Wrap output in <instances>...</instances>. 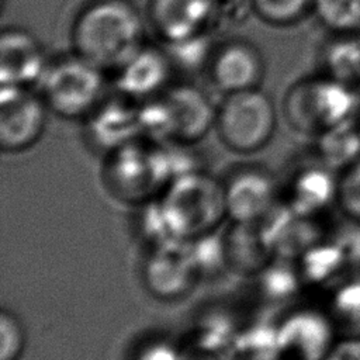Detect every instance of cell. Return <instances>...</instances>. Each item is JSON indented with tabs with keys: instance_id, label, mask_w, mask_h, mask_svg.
<instances>
[{
	"instance_id": "6da1fadb",
	"label": "cell",
	"mask_w": 360,
	"mask_h": 360,
	"mask_svg": "<svg viewBox=\"0 0 360 360\" xmlns=\"http://www.w3.org/2000/svg\"><path fill=\"white\" fill-rule=\"evenodd\" d=\"M143 21L128 0H93L72 27L77 55L100 69H120L143 44Z\"/></svg>"
},
{
	"instance_id": "7a4b0ae2",
	"label": "cell",
	"mask_w": 360,
	"mask_h": 360,
	"mask_svg": "<svg viewBox=\"0 0 360 360\" xmlns=\"http://www.w3.org/2000/svg\"><path fill=\"white\" fill-rule=\"evenodd\" d=\"M158 204L170 235L179 242L212 235L228 218L222 180L197 169L176 176Z\"/></svg>"
},
{
	"instance_id": "3957f363",
	"label": "cell",
	"mask_w": 360,
	"mask_h": 360,
	"mask_svg": "<svg viewBox=\"0 0 360 360\" xmlns=\"http://www.w3.org/2000/svg\"><path fill=\"white\" fill-rule=\"evenodd\" d=\"M172 148L148 146L134 141L105 153L101 181L121 202L145 204L160 195L176 177Z\"/></svg>"
},
{
	"instance_id": "277c9868",
	"label": "cell",
	"mask_w": 360,
	"mask_h": 360,
	"mask_svg": "<svg viewBox=\"0 0 360 360\" xmlns=\"http://www.w3.org/2000/svg\"><path fill=\"white\" fill-rule=\"evenodd\" d=\"M359 110L360 91L323 73L291 84L283 101L287 124L312 136L354 120Z\"/></svg>"
},
{
	"instance_id": "5b68a950",
	"label": "cell",
	"mask_w": 360,
	"mask_h": 360,
	"mask_svg": "<svg viewBox=\"0 0 360 360\" xmlns=\"http://www.w3.org/2000/svg\"><path fill=\"white\" fill-rule=\"evenodd\" d=\"M276 127V105L259 87L226 93L217 107L214 128L231 152L250 155L263 149L273 138Z\"/></svg>"
},
{
	"instance_id": "8992f818",
	"label": "cell",
	"mask_w": 360,
	"mask_h": 360,
	"mask_svg": "<svg viewBox=\"0 0 360 360\" xmlns=\"http://www.w3.org/2000/svg\"><path fill=\"white\" fill-rule=\"evenodd\" d=\"M39 84L48 110L62 118H86L103 101V69L77 53L49 62Z\"/></svg>"
},
{
	"instance_id": "52a82bcc",
	"label": "cell",
	"mask_w": 360,
	"mask_h": 360,
	"mask_svg": "<svg viewBox=\"0 0 360 360\" xmlns=\"http://www.w3.org/2000/svg\"><path fill=\"white\" fill-rule=\"evenodd\" d=\"M46 104L27 87L0 86V148L4 153H18L32 148L46 124Z\"/></svg>"
},
{
	"instance_id": "ba28073f",
	"label": "cell",
	"mask_w": 360,
	"mask_h": 360,
	"mask_svg": "<svg viewBox=\"0 0 360 360\" xmlns=\"http://www.w3.org/2000/svg\"><path fill=\"white\" fill-rule=\"evenodd\" d=\"M222 183L228 218L235 224L260 222L273 211L281 193L277 179L260 165L236 166Z\"/></svg>"
},
{
	"instance_id": "9c48e42d",
	"label": "cell",
	"mask_w": 360,
	"mask_h": 360,
	"mask_svg": "<svg viewBox=\"0 0 360 360\" xmlns=\"http://www.w3.org/2000/svg\"><path fill=\"white\" fill-rule=\"evenodd\" d=\"M187 242H173L155 248L146 257L142 278L148 292L160 301H176L195 285L200 270Z\"/></svg>"
},
{
	"instance_id": "30bf717a",
	"label": "cell",
	"mask_w": 360,
	"mask_h": 360,
	"mask_svg": "<svg viewBox=\"0 0 360 360\" xmlns=\"http://www.w3.org/2000/svg\"><path fill=\"white\" fill-rule=\"evenodd\" d=\"M330 314L314 309L292 312L276 333L277 349L284 360H323L336 340Z\"/></svg>"
},
{
	"instance_id": "8fae6325",
	"label": "cell",
	"mask_w": 360,
	"mask_h": 360,
	"mask_svg": "<svg viewBox=\"0 0 360 360\" xmlns=\"http://www.w3.org/2000/svg\"><path fill=\"white\" fill-rule=\"evenodd\" d=\"M212 83L225 93L256 89L264 76V59L248 39L233 38L214 48L208 63Z\"/></svg>"
},
{
	"instance_id": "7c38bea8",
	"label": "cell",
	"mask_w": 360,
	"mask_h": 360,
	"mask_svg": "<svg viewBox=\"0 0 360 360\" xmlns=\"http://www.w3.org/2000/svg\"><path fill=\"white\" fill-rule=\"evenodd\" d=\"M162 96L172 118L173 142L191 145L215 127L217 108L200 87L180 83L169 86Z\"/></svg>"
},
{
	"instance_id": "4fadbf2b",
	"label": "cell",
	"mask_w": 360,
	"mask_h": 360,
	"mask_svg": "<svg viewBox=\"0 0 360 360\" xmlns=\"http://www.w3.org/2000/svg\"><path fill=\"white\" fill-rule=\"evenodd\" d=\"M45 51L27 30L3 28L0 37V83L20 87L39 83L48 66Z\"/></svg>"
},
{
	"instance_id": "5bb4252c",
	"label": "cell",
	"mask_w": 360,
	"mask_h": 360,
	"mask_svg": "<svg viewBox=\"0 0 360 360\" xmlns=\"http://www.w3.org/2000/svg\"><path fill=\"white\" fill-rule=\"evenodd\" d=\"M173 65L163 48L142 45L120 69L115 86L129 100H146L163 93L169 86Z\"/></svg>"
},
{
	"instance_id": "9a60e30c",
	"label": "cell",
	"mask_w": 360,
	"mask_h": 360,
	"mask_svg": "<svg viewBox=\"0 0 360 360\" xmlns=\"http://www.w3.org/2000/svg\"><path fill=\"white\" fill-rule=\"evenodd\" d=\"M86 134L91 146L108 153L122 145L138 141L141 134L138 107L121 96L115 100L101 101L86 117Z\"/></svg>"
},
{
	"instance_id": "2e32d148",
	"label": "cell",
	"mask_w": 360,
	"mask_h": 360,
	"mask_svg": "<svg viewBox=\"0 0 360 360\" xmlns=\"http://www.w3.org/2000/svg\"><path fill=\"white\" fill-rule=\"evenodd\" d=\"M149 20L163 42L208 31V0H150Z\"/></svg>"
},
{
	"instance_id": "e0dca14e",
	"label": "cell",
	"mask_w": 360,
	"mask_h": 360,
	"mask_svg": "<svg viewBox=\"0 0 360 360\" xmlns=\"http://www.w3.org/2000/svg\"><path fill=\"white\" fill-rule=\"evenodd\" d=\"M338 177L333 170L319 162L318 166H307L291 179L287 188L290 210L298 215L314 214L330 201L336 202Z\"/></svg>"
},
{
	"instance_id": "ac0fdd59",
	"label": "cell",
	"mask_w": 360,
	"mask_h": 360,
	"mask_svg": "<svg viewBox=\"0 0 360 360\" xmlns=\"http://www.w3.org/2000/svg\"><path fill=\"white\" fill-rule=\"evenodd\" d=\"M260 222L235 224L229 232L228 240L224 242L225 259L243 271L262 270L270 257V240L266 233L259 232Z\"/></svg>"
},
{
	"instance_id": "d6986e66",
	"label": "cell",
	"mask_w": 360,
	"mask_h": 360,
	"mask_svg": "<svg viewBox=\"0 0 360 360\" xmlns=\"http://www.w3.org/2000/svg\"><path fill=\"white\" fill-rule=\"evenodd\" d=\"M323 75L360 91V34H333L322 52Z\"/></svg>"
},
{
	"instance_id": "ffe728a7",
	"label": "cell",
	"mask_w": 360,
	"mask_h": 360,
	"mask_svg": "<svg viewBox=\"0 0 360 360\" xmlns=\"http://www.w3.org/2000/svg\"><path fill=\"white\" fill-rule=\"evenodd\" d=\"M318 159L332 170L342 172L360 159V128L356 118L316 136Z\"/></svg>"
},
{
	"instance_id": "44dd1931",
	"label": "cell",
	"mask_w": 360,
	"mask_h": 360,
	"mask_svg": "<svg viewBox=\"0 0 360 360\" xmlns=\"http://www.w3.org/2000/svg\"><path fill=\"white\" fill-rule=\"evenodd\" d=\"M312 11L332 34H360V0H314Z\"/></svg>"
},
{
	"instance_id": "7402d4cb",
	"label": "cell",
	"mask_w": 360,
	"mask_h": 360,
	"mask_svg": "<svg viewBox=\"0 0 360 360\" xmlns=\"http://www.w3.org/2000/svg\"><path fill=\"white\" fill-rule=\"evenodd\" d=\"M214 48L210 31H205L183 41L165 42L163 49L173 66L187 72H195L201 68H208Z\"/></svg>"
},
{
	"instance_id": "603a6c76",
	"label": "cell",
	"mask_w": 360,
	"mask_h": 360,
	"mask_svg": "<svg viewBox=\"0 0 360 360\" xmlns=\"http://www.w3.org/2000/svg\"><path fill=\"white\" fill-rule=\"evenodd\" d=\"M330 316L336 328L342 325L349 336H360V278L340 285L333 297Z\"/></svg>"
},
{
	"instance_id": "cb8c5ba5",
	"label": "cell",
	"mask_w": 360,
	"mask_h": 360,
	"mask_svg": "<svg viewBox=\"0 0 360 360\" xmlns=\"http://www.w3.org/2000/svg\"><path fill=\"white\" fill-rule=\"evenodd\" d=\"M314 0H252L253 13L264 22L278 27L292 25L312 10Z\"/></svg>"
},
{
	"instance_id": "d4e9b609",
	"label": "cell",
	"mask_w": 360,
	"mask_h": 360,
	"mask_svg": "<svg viewBox=\"0 0 360 360\" xmlns=\"http://www.w3.org/2000/svg\"><path fill=\"white\" fill-rule=\"evenodd\" d=\"M336 205L349 222L360 225V159L339 173Z\"/></svg>"
},
{
	"instance_id": "484cf974",
	"label": "cell",
	"mask_w": 360,
	"mask_h": 360,
	"mask_svg": "<svg viewBox=\"0 0 360 360\" xmlns=\"http://www.w3.org/2000/svg\"><path fill=\"white\" fill-rule=\"evenodd\" d=\"M250 13L252 0H208V31L222 32L238 27Z\"/></svg>"
},
{
	"instance_id": "4316f807",
	"label": "cell",
	"mask_w": 360,
	"mask_h": 360,
	"mask_svg": "<svg viewBox=\"0 0 360 360\" xmlns=\"http://www.w3.org/2000/svg\"><path fill=\"white\" fill-rule=\"evenodd\" d=\"M27 333L21 319L11 309L0 312V360H20L25 352Z\"/></svg>"
},
{
	"instance_id": "83f0119b",
	"label": "cell",
	"mask_w": 360,
	"mask_h": 360,
	"mask_svg": "<svg viewBox=\"0 0 360 360\" xmlns=\"http://www.w3.org/2000/svg\"><path fill=\"white\" fill-rule=\"evenodd\" d=\"M323 360H360V336H347L336 342Z\"/></svg>"
},
{
	"instance_id": "f1b7e54d",
	"label": "cell",
	"mask_w": 360,
	"mask_h": 360,
	"mask_svg": "<svg viewBox=\"0 0 360 360\" xmlns=\"http://www.w3.org/2000/svg\"><path fill=\"white\" fill-rule=\"evenodd\" d=\"M138 360H179L174 349L167 343L150 345Z\"/></svg>"
},
{
	"instance_id": "f546056e",
	"label": "cell",
	"mask_w": 360,
	"mask_h": 360,
	"mask_svg": "<svg viewBox=\"0 0 360 360\" xmlns=\"http://www.w3.org/2000/svg\"><path fill=\"white\" fill-rule=\"evenodd\" d=\"M356 122H357V125H359V128H360V110H359V112H357V117H356Z\"/></svg>"
}]
</instances>
